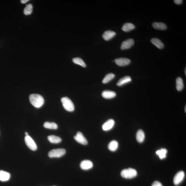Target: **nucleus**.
I'll return each instance as SVG.
<instances>
[{
	"label": "nucleus",
	"instance_id": "nucleus-1",
	"mask_svg": "<svg viewBox=\"0 0 186 186\" xmlns=\"http://www.w3.org/2000/svg\"><path fill=\"white\" fill-rule=\"evenodd\" d=\"M29 99L31 104L37 108L41 107L44 102V98L39 94H31L29 96Z\"/></svg>",
	"mask_w": 186,
	"mask_h": 186
},
{
	"label": "nucleus",
	"instance_id": "nucleus-2",
	"mask_svg": "<svg viewBox=\"0 0 186 186\" xmlns=\"http://www.w3.org/2000/svg\"><path fill=\"white\" fill-rule=\"evenodd\" d=\"M61 101L63 108L66 111L72 112L75 110V106L73 103L69 98L67 97L62 98L61 99Z\"/></svg>",
	"mask_w": 186,
	"mask_h": 186
},
{
	"label": "nucleus",
	"instance_id": "nucleus-3",
	"mask_svg": "<svg viewBox=\"0 0 186 186\" xmlns=\"http://www.w3.org/2000/svg\"><path fill=\"white\" fill-rule=\"evenodd\" d=\"M121 175L124 178L132 179L136 177L137 175V172L134 169L129 168L122 170Z\"/></svg>",
	"mask_w": 186,
	"mask_h": 186
},
{
	"label": "nucleus",
	"instance_id": "nucleus-4",
	"mask_svg": "<svg viewBox=\"0 0 186 186\" xmlns=\"http://www.w3.org/2000/svg\"><path fill=\"white\" fill-rule=\"evenodd\" d=\"M66 153V151L63 148H58L51 150L48 153V156L50 158H60L63 156Z\"/></svg>",
	"mask_w": 186,
	"mask_h": 186
},
{
	"label": "nucleus",
	"instance_id": "nucleus-5",
	"mask_svg": "<svg viewBox=\"0 0 186 186\" xmlns=\"http://www.w3.org/2000/svg\"><path fill=\"white\" fill-rule=\"evenodd\" d=\"M25 141L28 147L32 151H36L37 149V146L34 141L30 136H26Z\"/></svg>",
	"mask_w": 186,
	"mask_h": 186
},
{
	"label": "nucleus",
	"instance_id": "nucleus-6",
	"mask_svg": "<svg viewBox=\"0 0 186 186\" xmlns=\"http://www.w3.org/2000/svg\"><path fill=\"white\" fill-rule=\"evenodd\" d=\"M74 138L78 142L81 144L86 145L88 144V141L83 134L80 132L77 133L76 135L74 136Z\"/></svg>",
	"mask_w": 186,
	"mask_h": 186
},
{
	"label": "nucleus",
	"instance_id": "nucleus-7",
	"mask_svg": "<svg viewBox=\"0 0 186 186\" xmlns=\"http://www.w3.org/2000/svg\"><path fill=\"white\" fill-rule=\"evenodd\" d=\"M185 177V174L183 171H180L176 174L173 179V182L175 185H178L181 183Z\"/></svg>",
	"mask_w": 186,
	"mask_h": 186
},
{
	"label": "nucleus",
	"instance_id": "nucleus-8",
	"mask_svg": "<svg viewBox=\"0 0 186 186\" xmlns=\"http://www.w3.org/2000/svg\"><path fill=\"white\" fill-rule=\"evenodd\" d=\"M115 61L118 66L122 67L126 66L129 64L131 63V60L127 58H121L115 59Z\"/></svg>",
	"mask_w": 186,
	"mask_h": 186
},
{
	"label": "nucleus",
	"instance_id": "nucleus-9",
	"mask_svg": "<svg viewBox=\"0 0 186 186\" xmlns=\"http://www.w3.org/2000/svg\"><path fill=\"white\" fill-rule=\"evenodd\" d=\"M134 41L132 39H128L122 42L121 46V49L124 50L129 49L133 45Z\"/></svg>",
	"mask_w": 186,
	"mask_h": 186
},
{
	"label": "nucleus",
	"instance_id": "nucleus-10",
	"mask_svg": "<svg viewBox=\"0 0 186 186\" xmlns=\"http://www.w3.org/2000/svg\"><path fill=\"white\" fill-rule=\"evenodd\" d=\"M93 166L92 162L89 160H84L81 162L80 167L83 170H88L92 168Z\"/></svg>",
	"mask_w": 186,
	"mask_h": 186
},
{
	"label": "nucleus",
	"instance_id": "nucleus-11",
	"mask_svg": "<svg viewBox=\"0 0 186 186\" xmlns=\"http://www.w3.org/2000/svg\"><path fill=\"white\" fill-rule=\"evenodd\" d=\"M115 122L113 119L108 120L103 124L102 128L103 130L107 131L111 130L115 125Z\"/></svg>",
	"mask_w": 186,
	"mask_h": 186
},
{
	"label": "nucleus",
	"instance_id": "nucleus-12",
	"mask_svg": "<svg viewBox=\"0 0 186 186\" xmlns=\"http://www.w3.org/2000/svg\"><path fill=\"white\" fill-rule=\"evenodd\" d=\"M116 35V33L111 30L105 31L103 34L102 37L104 40H109Z\"/></svg>",
	"mask_w": 186,
	"mask_h": 186
},
{
	"label": "nucleus",
	"instance_id": "nucleus-13",
	"mask_svg": "<svg viewBox=\"0 0 186 186\" xmlns=\"http://www.w3.org/2000/svg\"><path fill=\"white\" fill-rule=\"evenodd\" d=\"M102 96L105 99H111L115 98L116 96V94L113 91L107 90L103 91L102 93Z\"/></svg>",
	"mask_w": 186,
	"mask_h": 186
},
{
	"label": "nucleus",
	"instance_id": "nucleus-14",
	"mask_svg": "<svg viewBox=\"0 0 186 186\" xmlns=\"http://www.w3.org/2000/svg\"><path fill=\"white\" fill-rule=\"evenodd\" d=\"M10 174L8 172L3 170H0V181L5 182L9 180Z\"/></svg>",
	"mask_w": 186,
	"mask_h": 186
},
{
	"label": "nucleus",
	"instance_id": "nucleus-15",
	"mask_svg": "<svg viewBox=\"0 0 186 186\" xmlns=\"http://www.w3.org/2000/svg\"><path fill=\"white\" fill-rule=\"evenodd\" d=\"M151 42L154 46L159 49H162L164 46V44L159 39L156 38H153L151 40Z\"/></svg>",
	"mask_w": 186,
	"mask_h": 186
},
{
	"label": "nucleus",
	"instance_id": "nucleus-16",
	"mask_svg": "<svg viewBox=\"0 0 186 186\" xmlns=\"http://www.w3.org/2000/svg\"><path fill=\"white\" fill-rule=\"evenodd\" d=\"M153 28L159 30H165L167 28L166 24L163 22H154L152 24Z\"/></svg>",
	"mask_w": 186,
	"mask_h": 186
},
{
	"label": "nucleus",
	"instance_id": "nucleus-17",
	"mask_svg": "<svg viewBox=\"0 0 186 186\" xmlns=\"http://www.w3.org/2000/svg\"><path fill=\"white\" fill-rule=\"evenodd\" d=\"M131 78L129 76H126L122 78L118 81L117 83V85L119 86H121L124 85V84L130 82L131 81Z\"/></svg>",
	"mask_w": 186,
	"mask_h": 186
},
{
	"label": "nucleus",
	"instance_id": "nucleus-18",
	"mask_svg": "<svg viewBox=\"0 0 186 186\" xmlns=\"http://www.w3.org/2000/svg\"><path fill=\"white\" fill-rule=\"evenodd\" d=\"M48 140L52 144H57L61 142L62 139L60 137L55 135H51L48 136Z\"/></svg>",
	"mask_w": 186,
	"mask_h": 186
},
{
	"label": "nucleus",
	"instance_id": "nucleus-19",
	"mask_svg": "<svg viewBox=\"0 0 186 186\" xmlns=\"http://www.w3.org/2000/svg\"><path fill=\"white\" fill-rule=\"evenodd\" d=\"M135 28V26L133 24L131 23H126L124 24L121 29L124 32H130Z\"/></svg>",
	"mask_w": 186,
	"mask_h": 186
},
{
	"label": "nucleus",
	"instance_id": "nucleus-20",
	"mask_svg": "<svg viewBox=\"0 0 186 186\" xmlns=\"http://www.w3.org/2000/svg\"><path fill=\"white\" fill-rule=\"evenodd\" d=\"M145 138V134L143 131L140 129L136 134V139L137 142L142 143L144 141Z\"/></svg>",
	"mask_w": 186,
	"mask_h": 186
},
{
	"label": "nucleus",
	"instance_id": "nucleus-21",
	"mask_svg": "<svg viewBox=\"0 0 186 186\" xmlns=\"http://www.w3.org/2000/svg\"><path fill=\"white\" fill-rule=\"evenodd\" d=\"M118 147V143L115 140H113L110 142L108 146V149L111 151H116Z\"/></svg>",
	"mask_w": 186,
	"mask_h": 186
},
{
	"label": "nucleus",
	"instance_id": "nucleus-22",
	"mask_svg": "<svg viewBox=\"0 0 186 186\" xmlns=\"http://www.w3.org/2000/svg\"><path fill=\"white\" fill-rule=\"evenodd\" d=\"M184 87L183 81L181 78L178 77L176 79V87L177 91L182 90Z\"/></svg>",
	"mask_w": 186,
	"mask_h": 186
},
{
	"label": "nucleus",
	"instance_id": "nucleus-23",
	"mask_svg": "<svg viewBox=\"0 0 186 186\" xmlns=\"http://www.w3.org/2000/svg\"><path fill=\"white\" fill-rule=\"evenodd\" d=\"M45 128L51 129H57L58 128V125L54 122H46L44 124Z\"/></svg>",
	"mask_w": 186,
	"mask_h": 186
},
{
	"label": "nucleus",
	"instance_id": "nucleus-24",
	"mask_svg": "<svg viewBox=\"0 0 186 186\" xmlns=\"http://www.w3.org/2000/svg\"><path fill=\"white\" fill-rule=\"evenodd\" d=\"M115 76V74L113 73H108L106 75L102 80L103 84L107 83L110 81L113 80Z\"/></svg>",
	"mask_w": 186,
	"mask_h": 186
},
{
	"label": "nucleus",
	"instance_id": "nucleus-25",
	"mask_svg": "<svg viewBox=\"0 0 186 186\" xmlns=\"http://www.w3.org/2000/svg\"><path fill=\"white\" fill-rule=\"evenodd\" d=\"M72 61L74 63L81 65L82 67H86V63H84L83 60L80 58L76 57L73 58L72 59Z\"/></svg>",
	"mask_w": 186,
	"mask_h": 186
},
{
	"label": "nucleus",
	"instance_id": "nucleus-26",
	"mask_svg": "<svg viewBox=\"0 0 186 186\" xmlns=\"http://www.w3.org/2000/svg\"><path fill=\"white\" fill-rule=\"evenodd\" d=\"M32 9L33 6L32 4L30 3V4L26 5L24 10V14L26 15H30L32 13Z\"/></svg>",
	"mask_w": 186,
	"mask_h": 186
},
{
	"label": "nucleus",
	"instance_id": "nucleus-27",
	"mask_svg": "<svg viewBox=\"0 0 186 186\" xmlns=\"http://www.w3.org/2000/svg\"><path fill=\"white\" fill-rule=\"evenodd\" d=\"M167 152V150L163 149L156 151V154L159 156L161 159H163V158H166Z\"/></svg>",
	"mask_w": 186,
	"mask_h": 186
},
{
	"label": "nucleus",
	"instance_id": "nucleus-28",
	"mask_svg": "<svg viewBox=\"0 0 186 186\" xmlns=\"http://www.w3.org/2000/svg\"><path fill=\"white\" fill-rule=\"evenodd\" d=\"M151 186H163L161 183L159 182L156 181L153 183Z\"/></svg>",
	"mask_w": 186,
	"mask_h": 186
},
{
	"label": "nucleus",
	"instance_id": "nucleus-29",
	"mask_svg": "<svg viewBox=\"0 0 186 186\" xmlns=\"http://www.w3.org/2000/svg\"><path fill=\"white\" fill-rule=\"evenodd\" d=\"M174 2L175 3V4L177 5H180L182 3L183 1L182 0H175L174 1Z\"/></svg>",
	"mask_w": 186,
	"mask_h": 186
},
{
	"label": "nucleus",
	"instance_id": "nucleus-30",
	"mask_svg": "<svg viewBox=\"0 0 186 186\" xmlns=\"http://www.w3.org/2000/svg\"><path fill=\"white\" fill-rule=\"evenodd\" d=\"M29 1V0H22L21 1V3H25Z\"/></svg>",
	"mask_w": 186,
	"mask_h": 186
},
{
	"label": "nucleus",
	"instance_id": "nucleus-31",
	"mask_svg": "<svg viewBox=\"0 0 186 186\" xmlns=\"http://www.w3.org/2000/svg\"><path fill=\"white\" fill-rule=\"evenodd\" d=\"M25 134L26 136L28 135V133L27 132H25Z\"/></svg>",
	"mask_w": 186,
	"mask_h": 186
},
{
	"label": "nucleus",
	"instance_id": "nucleus-32",
	"mask_svg": "<svg viewBox=\"0 0 186 186\" xmlns=\"http://www.w3.org/2000/svg\"><path fill=\"white\" fill-rule=\"evenodd\" d=\"M186 68H185V71H184V72H185V75H186Z\"/></svg>",
	"mask_w": 186,
	"mask_h": 186
},
{
	"label": "nucleus",
	"instance_id": "nucleus-33",
	"mask_svg": "<svg viewBox=\"0 0 186 186\" xmlns=\"http://www.w3.org/2000/svg\"><path fill=\"white\" fill-rule=\"evenodd\" d=\"M185 113H186V106H185Z\"/></svg>",
	"mask_w": 186,
	"mask_h": 186
},
{
	"label": "nucleus",
	"instance_id": "nucleus-34",
	"mask_svg": "<svg viewBox=\"0 0 186 186\" xmlns=\"http://www.w3.org/2000/svg\"></svg>",
	"mask_w": 186,
	"mask_h": 186
}]
</instances>
